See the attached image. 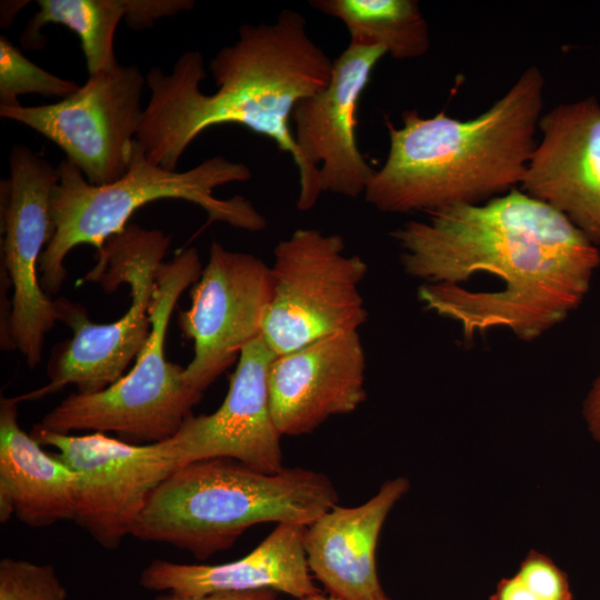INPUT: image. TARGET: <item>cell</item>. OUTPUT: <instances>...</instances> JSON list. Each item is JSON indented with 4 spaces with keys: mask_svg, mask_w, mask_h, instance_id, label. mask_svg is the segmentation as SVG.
Masks as SVG:
<instances>
[{
    "mask_svg": "<svg viewBox=\"0 0 600 600\" xmlns=\"http://www.w3.org/2000/svg\"><path fill=\"white\" fill-rule=\"evenodd\" d=\"M390 236L419 301L468 340L496 329L539 338L580 306L600 264L566 216L516 188L429 211Z\"/></svg>",
    "mask_w": 600,
    "mask_h": 600,
    "instance_id": "cell-1",
    "label": "cell"
},
{
    "mask_svg": "<svg viewBox=\"0 0 600 600\" xmlns=\"http://www.w3.org/2000/svg\"><path fill=\"white\" fill-rule=\"evenodd\" d=\"M306 19L283 10L272 23L242 24L238 40L210 62L217 90L206 94L199 51L182 53L170 72L153 67L146 76L150 99L136 140L148 159L176 170L189 144L204 130L238 123L274 141L294 162L290 128L294 106L327 88L333 61L309 37Z\"/></svg>",
    "mask_w": 600,
    "mask_h": 600,
    "instance_id": "cell-2",
    "label": "cell"
},
{
    "mask_svg": "<svg viewBox=\"0 0 600 600\" xmlns=\"http://www.w3.org/2000/svg\"><path fill=\"white\" fill-rule=\"evenodd\" d=\"M543 98V74L531 66L476 118L404 110L401 127L386 122L389 152L368 182L366 201L386 213H427L511 191L537 146Z\"/></svg>",
    "mask_w": 600,
    "mask_h": 600,
    "instance_id": "cell-3",
    "label": "cell"
},
{
    "mask_svg": "<svg viewBox=\"0 0 600 600\" xmlns=\"http://www.w3.org/2000/svg\"><path fill=\"white\" fill-rule=\"evenodd\" d=\"M338 500L319 471L283 467L266 473L230 458L203 459L177 468L156 488L131 536L206 560L253 526H309Z\"/></svg>",
    "mask_w": 600,
    "mask_h": 600,
    "instance_id": "cell-4",
    "label": "cell"
},
{
    "mask_svg": "<svg viewBox=\"0 0 600 600\" xmlns=\"http://www.w3.org/2000/svg\"><path fill=\"white\" fill-rule=\"evenodd\" d=\"M58 183L51 199L56 231L39 262V278L47 294L57 293L66 277L64 259L76 247L101 249L112 236L122 232L131 216L147 203L178 199L191 202L208 216V222H223L247 231L267 227L266 218L243 197L219 199L216 188L244 182L251 170L242 162L222 156L209 158L186 170H168L151 162L133 141L128 170L106 186L87 181L77 166L63 160L58 167Z\"/></svg>",
    "mask_w": 600,
    "mask_h": 600,
    "instance_id": "cell-5",
    "label": "cell"
},
{
    "mask_svg": "<svg viewBox=\"0 0 600 600\" xmlns=\"http://www.w3.org/2000/svg\"><path fill=\"white\" fill-rule=\"evenodd\" d=\"M202 269L194 248L163 261L156 274L151 331L133 367L101 391L71 393L37 426L62 434L113 432L139 444L173 437L202 392L187 384L183 367L167 359V330L180 296L198 281Z\"/></svg>",
    "mask_w": 600,
    "mask_h": 600,
    "instance_id": "cell-6",
    "label": "cell"
},
{
    "mask_svg": "<svg viewBox=\"0 0 600 600\" xmlns=\"http://www.w3.org/2000/svg\"><path fill=\"white\" fill-rule=\"evenodd\" d=\"M170 241L161 230L134 223L106 241L82 282L99 283L106 292L128 284L130 307L113 322L96 323L82 306L63 298L54 300L59 320L72 330V337L53 353L48 364L49 383L17 397L19 402L42 398L68 384H74L79 393L98 392L124 374L150 334L156 274Z\"/></svg>",
    "mask_w": 600,
    "mask_h": 600,
    "instance_id": "cell-7",
    "label": "cell"
},
{
    "mask_svg": "<svg viewBox=\"0 0 600 600\" xmlns=\"http://www.w3.org/2000/svg\"><path fill=\"white\" fill-rule=\"evenodd\" d=\"M344 249L340 234L313 228H299L274 247L261 338L276 356L366 322L360 284L368 266Z\"/></svg>",
    "mask_w": 600,
    "mask_h": 600,
    "instance_id": "cell-8",
    "label": "cell"
},
{
    "mask_svg": "<svg viewBox=\"0 0 600 600\" xmlns=\"http://www.w3.org/2000/svg\"><path fill=\"white\" fill-rule=\"evenodd\" d=\"M10 177L1 181V251L11 286L10 313L2 349H17L30 368L42 359L46 334L59 320L56 301L43 291L39 262L53 238L51 210L58 171L26 146L9 156Z\"/></svg>",
    "mask_w": 600,
    "mask_h": 600,
    "instance_id": "cell-9",
    "label": "cell"
},
{
    "mask_svg": "<svg viewBox=\"0 0 600 600\" xmlns=\"http://www.w3.org/2000/svg\"><path fill=\"white\" fill-rule=\"evenodd\" d=\"M31 436L57 449L56 456L79 473L73 521L107 550L131 536L152 492L183 466L171 438L139 444L101 432L56 433L37 424Z\"/></svg>",
    "mask_w": 600,
    "mask_h": 600,
    "instance_id": "cell-10",
    "label": "cell"
},
{
    "mask_svg": "<svg viewBox=\"0 0 600 600\" xmlns=\"http://www.w3.org/2000/svg\"><path fill=\"white\" fill-rule=\"evenodd\" d=\"M144 84L146 77L137 66L118 63L89 76L76 93L56 103L0 107V116L51 140L89 183L106 186L128 170L143 119Z\"/></svg>",
    "mask_w": 600,
    "mask_h": 600,
    "instance_id": "cell-11",
    "label": "cell"
},
{
    "mask_svg": "<svg viewBox=\"0 0 600 600\" xmlns=\"http://www.w3.org/2000/svg\"><path fill=\"white\" fill-rule=\"evenodd\" d=\"M383 47L350 44L333 61L326 89L301 99L293 108V138L299 170L297 208L308 211L323 192L358 198L364 194L374 169L357 144L358 102Z\"/></svg>",
    "mask_w": 600,
    "mask_h": 600,
    "instance_id": "cell-12",
    "label": "cell"
},
{
    "mask_svg": "<svg viewBox=\"0 0 600 600\" xmlns=\"http://www.w3.org/2000/svg\"><path fill=\"white\" fill-rule=\"evenodd\" d=\"M270 298V267L264 261L211 243L191 304L178 319L182 334L193 342V358L183 371L189 387L203 392L261 337Z\"/></svg>",
    "mask_w": 600,
    "mask_h": 600,
    "instance_id": "cell-13",
    "label": "cell"
},
{
    "mask_svg": "<svg viewBox=\"0 0 600 600\" xmlns=\"http://www.w3.org/2000/svg\"><path fill=\"white\" fill-rule=\"evenodd\" d=\"M521 190L566 216L600 248V102L593 96L543 113Z\"/></svg>",
    "mask_w": 600,
    "mask_h": 600,
    "instance_id": "cell-14",
    "label": "cell"
},
{
    "mask_svg": "<svg viewBox=\"0 0 600 600\" xmlns=\"http://www.w3.org/2000/svg\"><path fill=\"white\" fill-rule=\"evenodd\" d=\"M359 331L332 333L276 356L268 371L271 416L281 436L309 434L366 400Z\"/></svg>",
    "mask_w": 600,
    "mask_h": 600,
    "instance_id": "cell-15",
    "label": "cell"
},
{
    "mask_svg": "<svg viewBox=\"0 0 600 600\" xmlns=\"http://www.w3.org/2000/svg\"><path fill=\"white\" fill-rule=\"evenodd\" d=\"M274 357L261 337L242 349L221 406L209 414H189L171 437L183 464L230 458L266 473L283 468L282 436L271 416L268 391Z\"/></svg>",
    "mask_w": 600,
    "mask_h": 600,
    "instance_id": "cell-16",
    "label": "cell"
},
{
    "mask_svg": "<svg viewBox=\"0 0 600 600\" xmlns=\"http://www.w3.org/2000/svg\"><path fill=\"white\" fill-rule=\"evenodd\" d=\"M408 490L406 478L387 480L364 503L336 504L306 527L308 567L328 594L341 600H392L379 581L376 549L386 519Z\"/></svg>",
    "mask_w": 600,
    "mask_h": 600,
    "instance_id": "cell-17",
    "label": "cell"
},
{
    "mask_svg": "<svg viewBox=\"0 0 600 600\" xmlns=\"http://www.w3.org/2000/svg\"><path fill=\"white\" fill-rule=\"evenodd\" d=\"M307 526L279 523L247 556L221 564L152 560L139 583L147 590L186 596L272 590L301 599L320 593L304 551Z\"/></svg>",
    "mask_w": 600,
    "mask_h": 600,
    "instance_id": "cell-18",
    "label": "cell"
},
{
    "mask_svg": "<svg viewBox=\"0 0 600 600\" xmlns=\"http://www.w3.org/2000/svg\"><path fill=\"white\" fill-rule=\"evenodd\" d=\"M17 398L0 401V521L31 528L73 521L80 477L18 423Z\"/></svg>",
    "mask_w": 600,
    "mask_h": 600,
    "instance_id": "cell-19",
    "label": "cell"
},
{
    "mask_svg": "<svg viewBox=\"0 0 600 600\" xmlns=\"http://www.w3.org/2000/svg\"><path fill=\"white\" fill-rule=\"evenodd\" d=\"M21 43L39 50L46 40L41 29L62 24L78 34L89 76L118 64L113 50L117 27L124 19L134 30L146 29L160 18L177 13L172 0H39Z\"/></svg>",
    "mask_w": 600,
    "mask_h": 600,
    "instance_id": "cell-20",
    "label": "cell"
},
{
    "mask_svg": "<svg viewBox=\"0 0 600 600\" xmlns=\"http://www.w3.org/2000/svg\"><path fill=\"white\" fill-rule=\"evenodd\" d=\"M312 8L340 20L350 44L383 47L398 60L416 59L430 48L428 23L416 0H313Z\"/></svg>",
    "mask_w": 600,
    "mask_h": 600,
    "instance_id": "cell-21",
    "label": "cell"
},
{
    "mask_svg": "<svg viewBox=\"0 0 600 600\" xmlns=\"http://www.w3.org/2000/svg\"><path fill=\"white\" fill-rule=\"evenodd\" d=\"M80 87L34 64L8 38L0 37V107H19L18 97L29 93L61 100Z\"/></svg>",
    "mask_w": 600,
    "mask_h": 600,
    "instance_id": "cell-22",
    "label": "cell"
},
{
    "mask_svg": "<svg viewBox=\"0 0 600 600\" xmlns=\"http://www.w3.org/2000/svg\"><path fill=\"white\" fill-rule=\"evenodd\" d=\"M490 600H573V596L566 572L532 550L514 576L499 581Z\"/></svg>",
    "mask_w": 600,
    "mask_h": 600,
    "instance_id": "cell-23",
    "label": "cell"
},
{
    "mask_svg": "<svg viewBox=\"0 0 600 600\" xmlns=\"http://www.w3.org/2000/svg\"><path fill=\"white\" fill-rule=\"evenodd\" d=\"M53 566L24 559L0 561V600H67Z\"/></svg>",
    "mask_w": 600,
    "mask_h": 600,
    "instance_id": "cell-24",
    "label": "cell"
},
{
    "mask_svg": "<svg viewBox=\"0 0 600 600\" xmlns=\"http://www.w3.org/2000/svg\"><path fill=\"white\" fill-rule=\"evenodd\" d=\"M156 600H277L272 590H259L249 592H219L203 596H186L168 592L157 597Z\"/></svg>",
    "mask_w": 600,
    "mask_h": 600,
    "instance_id": "cell-25",
    "label": "cell"
},
{
    "mask_svg": "<svg viewBox=\"0 0 600 600\" xmlns=\"http://www.w3.org/2000/svg\"><path fill=\"white\" fill-rule=\"evenodd\" d=\"M583 417L590 433L600 444V374L586 397Z\"/></svg>",
    "mask_w": 600,
    "mask_h": 600,
    "instance_id": "cell-26",
    "label": "cell"
},
{
    "mask_svg": "<svg viewBox=\"0 0 600 600\" xmlns=\"http://www.w3.org/2000/svg\"><path fill=\"white\" fill-rule=\"evenodd\" d=\"M294 600H341V599L330 596V594H323L322 592H320L313 596L304 597L301 599H294Z\"/></svg>",
    "mask_w": 600,
    "mask_h": 600,
    "instance_id": "cell-27",
    "label": "cell"
}]
</instances>
